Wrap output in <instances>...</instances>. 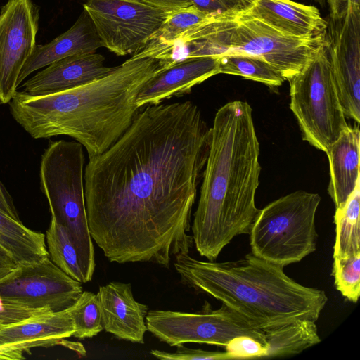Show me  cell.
<instances>
[{
    "label": "cell",
    "mask_w": 360,
    "mask_h": 360,
    "mask_svg": "<svg viewBox=\"0 0 360 360\" xmlns=\"http://www.w3.org/2000/svg\"><path fill=\"white\" fill-rule=\"evenodd\" d=\"M210 128L189 101L149 105L84 173L91 236L112 262L168 267L188 253Z\"/></svg>",
    "instance_id": "1"
},
{
    "label": "cell",
    "mask_w": 360,
    "mask_h": 360,
    "mask_svg": "<svg viewBox=\"0 0 360 360\" xmlns=\"http://www.w3.org/2000/svg\"><path fill=\"white\" fill-rule=\"evenodd\" d=\"M252 109L233 101L216 112L191 226L198 253L217 260L234 237L249 234L260 209L255 205L261 166Z\"/></svg>",
    "instance_id": "2"
},
{
    "label": "cell",
    "mask_w": 360,
    "mask_h": 360,
    "mask_svg": "<svg viewBox=\"0 0 360 360\" xmlns=\"http://www.w3.org/2000/svg\"><path fill=\"white\" fill-rule=\"evenodd\" d=\"M162 68L154 58H130L110 75L72 89L41 96L16 91L8 103L10 112L32 138L68 136L85 148L90 159L131 126L140 109L139 90Z\"/></svg>",
    "instance_id": "3"
},
{
    "label": "cell",
    "mask_w": 360,
    "mask_h": 360,
    "mask_svg": "<svg viewBox=\"0 0 360 360\" xmlns=\"http://www.w3.org/2000/svg\"><path fill=\"white\" fill-rule=\"evenodd\" d=\"M174 266L184 283L221 301L263 331L299 319L316 321L328 302L323 290L300 284L284 267L252 252L223 262L179 253Z\"/></svg>",
    "instance_id": "4"
},
{
    "label": "cell",
    "mask_w": 360,
    "mask_h": 360,
    "mask_svg": "<svg viewBox=\"0 0 360 360\" xmlns=\"http://www.w3.org/2000/svg\"><path fill=\"white\" fill-rule=\"evenodd\" d=\"M84 162L79 142L51 141L41 155L39 177L51 217L67 229L87 283L94 272L95 257L85 204Z\"/></svg>",
    "instance_id": "5"
},
{
    "label": "cell",
    "mask_w": 360,
    "mask_h": 360,
    "mask_svg": "<svg viewBox=\"0 0 360 360\" xmlns=\"http://www.w3.org/2000/svg\"><path fill=\"white\" fill-rule=\"evenodd\" d=\"M321 200L317 193L299 190L260 209L248 234L251 252L283 267L314 252Z\"/></svg>",
    "instance_id": "6"
},
{
    "label": "cell",
    "mask_w": 360,
    "mask_h": 360,
    "mask_svg": "<svg viewBox=\"0 0 360 360\" xmlns=\"http://www.w3.org/2000/svg\"><path fill=\"white\" fill-rule=\"evenodd\" d=\"M290 84V108L303 140L327 153L349 125L334 83L326 46Z\"/></svg>",
    "instance_id": "7"
},
{
    "label": "cell",
    "mask_w": 360,
    "mask_h": 360,
    "mask_svg": "<svg viewBox=\"0 0 360 360\" xmlns=\"http://www.w3.org/2000/svg\"><path fill=\"white\" fill-rule=\"evenodd\" d=\"M326 34L309 37L287 35L240 9L226 19L221 39L224 54L259 57L288 80L299 73L326 46Z\"/></svg>",
    "instance_id": "8"
},
{
    "label": "cell",
    "mask_w": 360,
    "mask_h": 360,
    "mask_svg": "<svg viewBox=\"0 0 360 360\" xmlns=\"http://www.w3.org/2000/svg\"><path fill=\"white\" fill-rule=\"evenodd\" d=\"M146 324L147 330L170 346L195 342L224 347L240 335L250 336L266 345L263 330L223 304L215 310L206 304L197 313L148 310Z\"/></svg>",
    "instance_id": "9"
},
{
    "label": "cell",
    "mask_w": 360,
    "mask_h": 360,
    "mask_svg": "<svg viewBox=\"0 0 360 360\" xmlns=\"http://www.w3.org/2000/svg\"><path fill=\"white\" fill-rule=\"evenodd\" d=\"M326 48L345 117L360 122L359 0H328Z\"/></svg>",
    "instance_id": "10"
},
{
    "label": "cell",
    "mask_w": 360,
    "mask_h": 360,
    "mask_svg": "<svg viewBox=\"0 0 360 360\" xmlns=\"http://www.w3.org/2000/svg\"><path fill=\"white\" fill-rule=\"evenodd\" d=\"M83 8L102 46L117 56L138 52L169 13L139 0H86Z\"/></svg>",
    "instance_id": "11"
},
{
    "label": "cell",
    "mask_w": 360,
    "mask_h": 360,
    "mask_svg": "<svg viewBox=\"0 0 360 360\" xmlns=\"http://www.w3.org/2000/svg\"><path fill=\"white\" fill-rule=\"evenodd\" d=\"M83 288L49 258L20 264L0 278V298L8 303L56 313L72 306Z\"/></svg>",
    "instance_id": "12"
},
{
    "label": "cell",
    "mask_w": 360,
    "mask_h": 360,
    "mask_svg": "<svg viewBox=\"0 0 360 360\" xmlns=\"http://www.w3.org/2000/svg\"><path fill=\"white\" fill-rule=\"evenodd\" d=\"M39 12L32 0H8L0 12V104L17 91L23 65L36 47Z\"/></svg>",
    "instance_id": "13"
},
{
    "label": "cell",
    "mask_w": 360,
    "mask_h": 360,
    "mask_svg": "<svg viewBox=\"0 0 360 360\" xmlns=\"http://www.w3.org/2000/svg\"><path fill=\"white\" fill-rule=\"evenodd\" d=\"M105 57L89 53L68 56L53 62L28 79L22 86L23 92L41 96L79 87L112 73L117 66L104 64Z\"/></svg>",
    "instance_id": "14"
},
{
    "label": "cell",
    "mask_w": 360,
    "mask_h": 360,
    "mask_svg": "<svg viewBox=\"0 0 360 360\" xmlns=\"http://www.w3.org/2000/svg\"><path fill=\"white\" fill-rule=\"evenodd\" d=\"M96 295L103 329L119 339L143 344L148 307L135 300L131 284L110 282Z\"/></svg>",
    "instance_id": "15"
},
{
    "label": "cell",
    "mask_w": 360,
    "mask_h": 360,
    "mask_svg": "<svg viewBox=\"0 0 360 360\" xmlns=\"http://www.w3.org/2000/svg\"><path fill=\"white\" fill-rule=\"evenodd\" d=\"M219 74V58L202 56L186 58L162 68L141 88L136 98L141 108L160 104L174 96L186 94L192 87Z\"/></svg>",
    "instance_id": "16"
},
{
    "label": "cell",
    "mask_w": 360,
    "mask_h": 360,
    "mask_svg": "<svg viewBox=\"0 0 360 360\" xmlns=\"http://www.w3.org/2000/svg\"><path fill=\"white\" fill-rule=\"evenodd\" d=\"M242 10L287 35L309 37L326 32L327 20L313 6L292 0H252L248 8Z\"/></svg>",
    "instance_id": "17"
},
{
    "label": "cell",
    "mask_w": 360,
    "mask_h": 360,
    "mask_svg": "<svg viewBox=\"0 0 360 360\" xmlns=\"http://www.w3.org/2000/svg\"><path fill=\"white\" fill-rule=\"evenodd\" d=\"M99 37L88 14L83 8L75 22L49 43L36 46L22 67L18 85L34 72L64 58L95 53L101 47Z\"/></svg>",
    "instance_id": "18"
},
{
    "label": "cell",
    "mask_w": 360,
    "mask_h": 360,
    "mask_svg": "<svg viewBox=\"0 0 360 360\" xmlns=\"http://www.w3.org/2000/svg\"><path fill=\"white\" fill-rule=\"evenodd\" d=\"M359 145V127L349 126L326 153L330 165L328 192L335 209L346 202L360 181Z\"/></svg>",
    "instance_id": "19"
},
{
    "label": "cell",
    "mask_w": 360,
    "mask_h": 360,
    "mask_svg": "<svg viewBox=\"0 0 360 360\" xmlns=\"http://www.w3.org/2000/svg\"><path fill=\"white\" fill-rule=\"evenodd\" d=\"M75 326L68 309L26 319L0 329V345H21L29 350L66 342Z\"/></svg>",
    "instance_id": "20"
},
{
    "label": "cell",
    "mask_w": 360,
    "mask_h": 360,
    "mask_svg": "<svg viewBox=\"0 0 360 360\" xmlns=\"http://www.w3.org/2000/svg\"><path fill=\"white\" fill-rule=\"evenodd\" d=\"M0 245L20 264L49 257L45 235L32 231L0 210Z\"/></svg>",
    "instance_id": "21"
},
{
    "label": "cell",
    "mask_w": 360,
    "mask_h": 360,
    "mask_svg": "<svg viewBox=\"0 0 360 360\" xmlns=\"http://www.w3.org/2000/svg\"><path fill=\"white\" fill-rule=\"evenodd\" d=\"M316 321L299 319L264 331V358L286 357L298 354L321 341Z\"/></svg>",
    "instance_id": "22"
},
{
    "label": "cell",
    "mask_w": 360,
    "mask_h": 360,
    "mask_svg": "<svg viewBox=\"0 0 360 360\" xmlns=\"http://www.w3.org/2000/svg\"><path fill=\"white\" fill-rule=\"evenodd\" d=\"M212 16L201 12L193 5L169 12L160 27L131 58H155L186 30Z\"/></svg>",
    "instance_id": "23"
},
{
    "label": "cell",
    "mask_w": 360,
    "mask_h": 360,
    "mask_svg": "<svg viewBox=\"0 0 360 360\" xmlns=\"http://www.w3.org/2000/svg\"><path fill=\"white\" fill-rule=\"evenodd\" d=\"M360 181L346 202L335 209V238L333 258L360 253Z\"/></svg>",
    "instance_id": "24"
},
{
    "label": "cell",
    "mask_w": 360,
    "mask_h": 360,
    "mask_svg": "<svg viewBox=\"0 0 360 360\" xmlns=\"http://www.w3.org/2000/svg\"><path fill=\"white\" fill-rule=\"evenodd\" d=\"M219 58V73L241 76L270 87L281 86L285 80L263 59L242 53H226Z\"/></svg>",
    "instance_id": "25"
},
{
    "label": "cell",
    "mask_w": 360,
    "mask_h": 360,
    "mask_svg": "<svg viewBox=\"0 0 360 360\" xmlns=\"http://www.w3.org/2000/svg\"><path fill=\"white\" fill-rule=\"evenodd\" d=\"M45 238L50 259L71 278L84 283L77 251L65 227L51 217Z\"/></svg>",
    "instance_id": "26"
},
{
    "label": "cell",
    "mask_w": 360,
    "mask_h": 360,
    "mask_svg": "<svg viewBox=\"0 0 360 360\" xmlns=\"http://www.w3.org/2000/svg\"><path fill=\"white\" fill-rule=\"evenodd\" d=\"M68 310L75 326L73 337L78 339L89 338L103 330L101 307L96 294L90 291L82 292Z\"/></svg>",
    "instance_id": "27"
},
{
    "label": "cell",
    "mask_w": 360,
    "mask_h": 360,
    "mask_svg": "<svg viewBox=\"0 0 360 360\" xmlns=\"http://www.w3.org/2000/svg\"><path fill=\"white\" fill-rule=\"evenodd\" d=\"M332 275L336 289L348 300L356 303L360 295V253L333 258Z\"/></svg>",
    "instance_id": "28"
},
{
    "label": "cell",
    "mask_w": 360,
    "mask_h": 360,
    "mask_svg": "<svg viewBox=\"0 0 360 360\" xmlns=\"http://www.w3.org/2000/svg\"><path fill=\"white\" fill-rule=\"evenodd\" d=\"M224 347L230 359L264 358L266 351L263 344L248 335L234 338Z\"/></svg>",
    "instance_id": "29"
},
{
    "label": "cell",
    "mask_w": 360,
    "mask_h": 360,
    "mask_svg": "<svg viewBox=\"0 0 360 360\" xmlns=\"http://www.w3.org/2000/svg\"><path fill=\"white\" fill-rule=\"evenodd\" d=\"M174 353L166 352L157 349L150 351L151 354L162 360H194V359H208V360H229V356L226 352H212L202 349H190L180 345Z\"/></svg>",
    "instance_id": "30"
},
{
    "label": "cell",
    "mask_w": 360,
    "mask_h": 360,
    "mask_svg": "<svg viewBox=\"0 0 360 360\" xmlns=\"http://www.w3.org/2000/svg\"><path fill=\"white\" fill-rule=\"evenodd\" d=\"M192 5L201 12L217 15L242 9L238 0H190Z\"/></svg>",
    "instance_id": "31"
},
{
    "label": "cell",
    "mask_w": 360,
    "mask_h": 360,
    "mask_svg": "<svg viewBox=\"0 0 360 360\" xmlns=\"http://www.w3.org/2000/svg\"><path fill=\"white\" fill-rule=\"evenodd\" d=\"M0 210L13 218L20 221L18 214L13 204V199L0 181Z\"/></svg>",
    "instance_id": "32"
},
{
    "label": "cell",
    "mask_w": 360,
    "mask_h": 360,
    "mask_svg": "<svg viewBox=\"0 0 360 360\" xmlns=\"http://www.w3.org/2000/svg\"><path fill=\"white\" fill-rule=\"evenodd\" d=\"M167 12L192 5L190 0H140Z\"/></svg>",
    "instance_id": "33"
},
{
    "label": "cell",
    "mask_w": 360,
    "mask_h": 360,
    "mask_svg": "<svg viewBox=\"0 0 360 360\" xmlns=\"http://www.w3.org/2000/svg\"><path fill=\"white\" fill-rule=\"evenodd\" d=\"M25 352H29V349L21 345H0V359H25L23 356Z\"/></svg>",
    "instance_id": "34"
},
{
    "label": "cell",
    "mask_w": 360,
    "mask_h": 360,
    "mask_svg": "<svg viewBox=\"0 0 360 360\" xmlns=\"http://www.w3.org/2000/svg\"><path fill=\"white\" fill-rule=\"evenodd\" d=\"M18 266V263L11 255L0 245V278Z\"/></svg>",
    "instance_id": "35"
},
{
    "label": "cell",
    "mask_w": 360,
    "mask_h": 360,
    "mask_svg": "<svg viewBox=\"0 0 360 360\" xmlns=\"http://www.w3.org/2000/svg\"><path fill=\"white\" fill-rule=\"evenodd\" d=\"M238 1L239 2L242 9H246L251 5L252 0H238Z\"/></svg>",
    "instance_id": "36"
},
{
    "label": "cell",
    "mask_w": 360,
    "mask_h": 360,
    "mask_svg": "<svg viewBox=\"0 0 360 360\" xmlns=\"http://www.w3.org/2000/svg\"><path fill=\"white\" fill-rule=\"evenodd\" d=\"M318 4H321V6H323L326 3V0H314Z\"/></svg>",
    "instance_id": "37"
},
{
    "label": "cell",
    "mask_w": 360,
    "mask_h": 360,
    "mask_svg": "<svg viewBox=\"0 0 360 360\" xmlns=\"http://www.w3.org/2000/svg\"><path fill=\"white\" fill-rule=\"evenodd\" d=\"M2 328V326H0V329Z\"/></svg>",
    "instance_id": "38"
},
{
    "label": "cell",
    "mask_w": 360,
    "mask_h": 360,
    "mask_svg": "<svg viewBox=\"0 0 360 360\" xmlns=\"http://www.w3.org/2000/svg\"><path fill=\"white\" fill-rule=\"evenodd\" d=\"M139 1H140V0H139Z\"/></svg>",
    "instance_id": "39"
}]
</instances>
